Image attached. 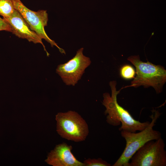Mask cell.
<instances>
[{
    "label": "cell",
    "instance_id": "cell-1",
    "mask_svg": "<svg viewBox=\"0 0 166 166\" xmlns=\"http://www.w3.org/2000/svg\"><path fill=\"white\" fill-rule=\"evenodd\" d=\"M111 90V96L109 93L103 94L102 104L105 107V114L107 115L106 121L110 125L117 126L121 124L120 131L135 132L141 131L145 128L150 122L147 121L141 122L135 120L130 113L120 105L117 101V96L120 90L117 91L116 81H112L109 83Z\"/></svg>",
    "mask_w": 166,
    "mask_h": 166
},
{
    "label": "cell",
    "instance_id": "cell-2",
    "mask_svg": "<svg viewBox=\"0 0 166 166\" xmlns=\"http://www.w3.org/2000/svg\"><path fill=\"white\" fill-rule=\"evenodd\" d=\"M150 116L151 121L144 129L138 133L121 131V134L126 142V146L119 158L113 166H128L129 160L136 152L147 142L157 140L161 137L159 131L153 129L161 113L153 109Z\"/></svg>",
    "mask_w": 166,
    "mask_h": 166
},
{
    "label": "cell",
    "instance_id": "cell-3",
    "mask_svg": "<svg viewBox=\"0 0 166 166\" xmlns=\"http://www.w3.org/2000/svg\"><path fill=\"white\" fill-rule=\"evenodd\" d=\"M127 59L135 66L136 76L131 85L126 87L152 86L157 93L161 92L166 81V70L164 67L155 65L148 61L143 62L140 60L139 55L130 56Z\"/></svg>",
    "mask_w": 166,
    "mask_h": 166
},
{
    "label": "cell",
    "instance_id": "cell-4",
    "mask_svg": "<svg viewBox=\"0 0 166 166\" xmlns=\"http://www.w3.org/2000/svg\"><path fill=\"white\" fill-rule=\"evenodd\" d=\"M57 131L63 138L78 142L84 140L89 128L85 121L77 112L69 111L56 115Z\"/></svg>",
    "mask_w": 166,
    "mask_h": 166
},
{
    "label": "cell",
    "instance_id": "cell-5",
    "mask_svg": "<svg viewBox=\"0 0 166 166\" xmlns=\"http://www.w3.org/2000/svg\"><path fill=\"white\" fill-rule=\"evenodd\" d=\"M165 147L161 137L147 142L132 156L128 166H166Z\"/></svg>",
    "mask_w": 166,
    "mask_h": 166
},
{
    "label": "cell",
    "instance_id": "cell-6",
    "mask_svg": "<svg viewBox=\"0 0 166 166\" xmlns=\"http://www.w3.org/2000/svg\"><path fill=\"white\" fill-rule=\"evenodd\" d=\"M14 8L20 14L30 29L42 39L49 43L52 47L56 46L61 53L65 54V51L48 36L44 29L47 25L48 15L46 10L32 11L27 8L21 0H12Z\"/></svg>",
    "mask_w": 166,
    "mask_h": 166
},
{
    "label": "cell",
    "instance_id": "cell-7",
    "mask_svg": "<svg viewBox=\"0 0 166 166\" xmlns=\"http://www.w3.org/2000/svg\"><path fill=\"white\" fill-rule=\"evenodd\" d=\"M83 48L78 49L74 57L58 65L56 69V73L66 85L74 86L91 64L90 58L83 55Z\"/></svg>",
    "mask_w": 166,
    "mask_h": 166
},
{
    "label": "cell",
    "instance_id": "cell-8",
    "mask_svg": "<svg viewBox=\"0 0 166 166\" xmlns=\"http://www.w3.org/2000/svg\"><path fill=\"white\" fill-rule=\"evenodd\" d=\"M10 26L11 32L16 36L23 39H27L29 42L35 44L40 43L42 45L47 56L49 54L47 51L42 41V39L34 31L32 30L16 10L9 18H3Z\"/></svg>",
    "mask_w": 166,
    "mask_h": 166
},
{
    "label": "cell",
    "instance_id": "cell-9",
    "mask_svg": "<svg viewBox=\"0 0 166 166\" xmlns=\"http://www.w3.org/2000/svg\"><path fill=\"white\" fill-rule=\"evenodd\" d=\"M72 147L65 143L57 145L48 154L45 162L53 166H85L72 153Z\"/></svg>",
    "mask_w": 166,
    "mask_h": 166
},
{
    "label": "cell",
    "instance_id": "cell-10",
    "mask_svg": "<svg viewBox=\"0 0 166 166\" xmlns=\"http://www.w3.org/2000/svg\"><path fill=\"white\" fill-rule=\"evenodd\" d=\"M15 10L12 0H0V15L3 18L10 17Z\"/></svg>",
    "mask_w": 166,
    "mask_h": 166
},
{
    "label": "cell",
    "instance_id": "cell-11",
    "mask_svg": "<svg viewBox=\"0 0 166 166\" xmlns=\"http://www.w3.org/2000/svg\"><path fill=\"white\" fill-rule=\"evenodd\" d=\"M136 73L134 68L129 65H124L120 68V75L125 79L130 80L134 78Z\"/></svg>",
    "mask_w": 166,
    "mask_h": 166
},
{
    "label": "cell",
    "instance_id": "cell-12",
    "mask_svg": "<svg viewBox=\"0 0 166 166\" xmlns=\"http://www.w3.org/2000/svg\"><path fill=\"white\" fill-rule=\"evenodd\" d=\"M83 163L85 166H110L111 164L101 158L97 159L89 158L85 160Z\"/></svg>",
    "mask_w": 166,
    "mask_h": 166
},
{
    "label": "cell",
    "instance_id": "cell-13",
    "mask_svg": "<svg viewBox=\"0 0 166 166\" xmlns=\"http://www.w3.org/2000/svg\"><path fill=\"white\" fill-rule=\"evenodd\" d=\"M5 30L11 32V28L9 25L0 17V31Z\"/></svg>",
    "mask_w": 166,
    "mask_h": 166
}]
</instances>
